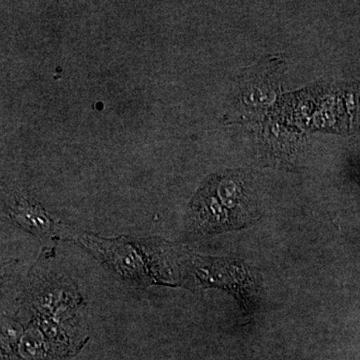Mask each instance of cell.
I'll return each mask as SVG.
<instances>
[{
	"label": "cell",
	"mask_w": 360,
	"mask_h": 360,
	"mask_svg": "<svg viewBox=\"0 0 360 360\" xmlns=\"http://www.w3.org/2000/svg\"><path fill=\"white\" fill-rule=\"evenodd\" d=\"M134 286L172 285L174 248L160 238H104L94 233L65 234Z\"/></svg>",
	"instance_id": "obj_1"
},
{
	"label": "cell",
	"mask_w": 360,
	"mask_h": 360,
	"mask_svg": "<svg viewBox=\"0 0 360 360\" xmlns=\"http://www.w3.org/2000/svg\"><path fill=\"white\" fill-rule=\"evenodd\" d=\"M257 219V206L245 175L224 172L208 177L189 203L186 231L189 238H208L241 229Z\"/></svg>",
	"instance_id": "obj_2"
},
{
	"label": "cell",
	"mask_w": 360,
	"mask_h": 360,
	"mask_svg": "<svg viewBox=\"0 0 360 360\" xmlns=\"http://www.w3.org/2000/svg\"><path fill=\"white\" fill-rule=\"evenodd\" d=\"M84 296L71 279L56 272H33L26 290L25 307L30 319L65 323L84 322Z\"/></svg>",
	"instance_id": "obj_3"
},
{
	"label": "cell",
	"mask_w": 360,
	"mask_h": 360,
	"mask_svg": "<svg viewBox=\"0 0 360 360\" xmlns=\"http://www.w3.org/2000/svg\"><path fill=\"white\" fill-rule=\"evenodd\" d=\"M2 360H65L49 338L34 323L9 317L1 321Z\"/></svg>",
	"instance_id": "obj_4"
},
{
	"label": "cell",
	"mask_w": 360,
	"mask_h": 360,
	"mask_svg": "<svg viewBox=\"0 0 360 360\" xmlns=\"http://www.w3.org/2000/svg\"><path fill=\"white\" fill-rule=\"evenodd\" d=\"M7 210L14 224L44 241L63 238V232L58 229L53 219L30 196L11 194L7 201Z\"/></svg>",
	"instance_id": "obj_5"
}]
</instances>
